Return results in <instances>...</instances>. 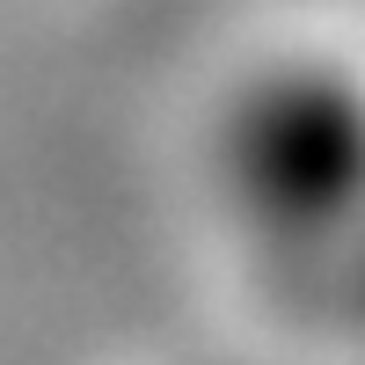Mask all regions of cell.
<instances>
[{"label": "cell", "instance_id": "cell-1", "mask_svg": "<svg viewBox=\"0 0 365 365\" xmlns=\"http://www.w3.org/2000/svg\"><path fill=\"white\" fill-rule=\"evenodd\" d=\"M205 182L241 249L329 307L365 241V58L329 44L249 58L212 96Z\"/></svg>", "mask_w": 365, "mask_h": 365}, {"label": "cell", "instance_id": "cell-2", "mask_svg": "<svg viewBox=\"0 0 365 365\" xmlns=\"http://www.w3.org/2000/svg\"><path fill=\"white\" fill-rule=\"evenodd\" d=\"M329 314H336L344 329H358V336H365V241H358V256L344 263L336 292H329Z\"/></svg>", "mask_w": 365, "mask_h": 365}]
</instances>
